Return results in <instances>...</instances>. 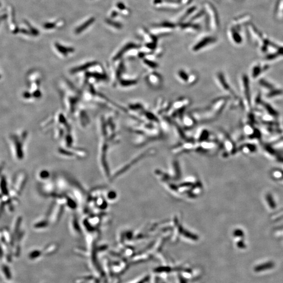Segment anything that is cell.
I'll use <instances>...</instances> for the list:
<instances>
[{
  "label": "cell",
  "mask_w": 283,
  "mask_h": 283,
  "mask_svg": "<svg viewBox=\"0 0 283 283\" xmlns=\"http://www.w3.org/2000/svg\"><path fill=\"white\" fill-rule=\"evenodd\" d=\"M204 8L208 17V24L212 31H216L219 26V19L215 8L209 3L204 4Z\"/></svg>",
  "instance_id": "obj_1"
},
{
  "label": "cell",
  "mask_w": 283,
  "mask_h": 283,
  "mask_svg": "<svg viewBox=\"0 0 283 283\" xmlns=\"http://www.w3.org/2000/svg\"><path fill=\"white\" fill-rule=\"evenodd\" d=\"M153 4L158 9L171 11L179 9L182 3L173 0H154Z\"/></svg>",
  "instance_id": "obj_2"
},
{
  "label": "cell",
  "mask_w": 283,
  "mask_h": 283,
  "mask_svg": "<svg viewBox=\"0 0 283 283\" xmlns=\"http://www.w3.org/2000/svg\"><path fill=\"white\" fill-rule=\"evenodd\" d=\"M215 41L216 39H215V37L212 36H208L202 37V39L199 40L196 43V44H195L192 49L194 52H197L199 51V50L206 47V46H208L210 44H212L213 42H215Z\"/></svg>",
  "instance_id": "obj_3"
},
{
  "label": "cell",
  "mask_w": 283,
  "mask_h": 283,
  "mask_svg": "<svg viewBox=\"0 0 283 283\" xmlns=\"http://www.w3.org/2000/svg\"><path fill=\"white\" fill-rule=\"evenodd\" d=\"M274 14L278 20H283V0H277L274 9Z\"/></svg>",
  "instance_id": "obj_4"
},
{
  "label": "cell",
  "mask_w": 283,
  "mask_h": 283,
  "mask_svg": "<svg viewBox=\"0 0 283 283\" xmlns=\"http://www.w3.org/2000/svg\"><path fill=\"white\" fill-rule=\"evenodd\" d=\"M180 29L187 31H191V32H196L200 30V26L198 25L192 24V22L187 23H182L180 25Z\"/></svg>",
  "instance_id": "obj_5"
},
{
  "label": "cell",
  "mask_w": 283,
  "mask_h": 283,
  "mask_svg": "<svg viewBox=\"0 0 283 283\" xmlns=\"http://www.w3.org/2000/svg\"><path fill=\"white\" fill-rule=\"evenodd\" d=\"M273 267H274V263L272 262H268V263H264V264L255 267V270L256 272H261V271L271 269Z\"/></svg>",
  "instance_id": "obj_6"
},
{
  "label": "cell",
  "mask_w": 283,
  "mask_h": 283,
  "mask_svg": "<svg viewBox=\"0 0 283 283\" xmlns=\"http://www.w3.org/2000/svg\"><path fill=\"white\" fill-rule=\"evenodd\" d=\"M217 1H218V0H217Z\"/></svg>",
  "instance_id": "obj_7"
}]
</instances>
